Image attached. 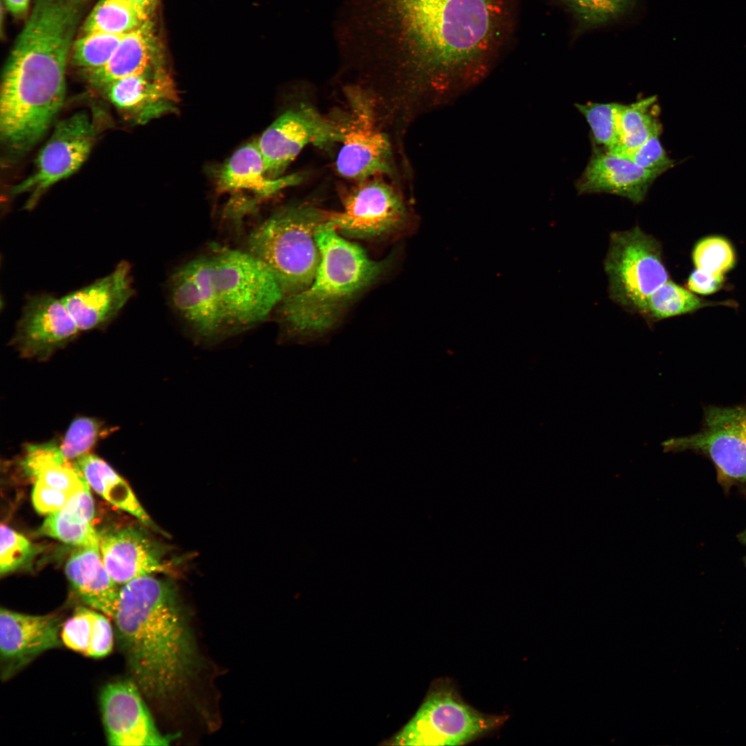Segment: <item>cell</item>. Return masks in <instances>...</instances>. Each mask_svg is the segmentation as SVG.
Wrapping results in <instances>:
<instances>
[{
	"label": "cell",
	"mask_w": 746,
	"mask_h": 746,
	"mask_svg": "<svg viewBox=\"0 0 746 746\" xmlns=\"http://www.w3.org/2000/svg\"><path fill=\"white\" fill-rule=\"evenodd\" d=\"M98 537L104 566L117 584L168 570L166 546L142 529L111 528L98 532Z\"/></svg>",
	"instance_id": "d6986e66"
},
{
	"label": "cell",
	"mask_w": 746,
	"mask_h": 746,
	"mask_svg": "<svg viewBox=\"0 0 746 746\" xmlns=\"http://www.w3.org/2000/svg\"><path fill=\"white\" fill-rule=\"evenodd\" d=\"M723 283V276L714 275L696 268L689 275L687 286L694 293L708 295L718 291Z\"/></svg>",
	"instance_id": "ab89813d"
},
{
	"label": "cell",
	"mask_w": 746,
	"mask_h": 746,
	"mask_svg": "<svg viewBox=\"0 0 746 746\" xmlns=\"http://www.w3.org/2000/svg\"><path fill=\"white\" fill-rule=\"evenodd\" d=\"M141 12L151 18L158 0H128Z\"/></svg>",
	"instance_id": "b9f144b4"
},
{
	"label": "cell",
	"mask_w": 746,
	"mask_h": 746,
	"mask_svg": "<svg viewBox=\"0 0 746 746\" xmlns=\"http://www.w3.org/2000/svg\"><path fill=\"white\" fill-rule=\"evenodd\" d=\"M357 182L344 197L342 210L330 211L326 225L342 236L365 239L387 234L410 222L401 195L381 177Z\"/></svg>",
	"instance_id": "4fadbf2b"
},
{
	"label": "cell",
	"mask_w": 746,
	"mask_h": 746,
	"mask_svg": "<svg viewBox=\"0 0 746 746\" xmlns=\"http://www.w3.org/2000/svg\"><path fill=\"white\" fill-rule=\"evenodd\" d=\"M21 465L33 480L32 503L40 514L60 510L89 486L75 463L65 459L53 442L28 446Z\"/></svg>",
	"instance_id": "e0dca14e"
},
{
	"label": "cell",
	"mask_w": 746,
	"mask_h": 746,
	"mask_svg": "<svg viewBox=\"0 0 746 746\" xmlns=\"http://www.w3.org/2000/svg\"><path fill=\"white\" fill-rule=\"evenodd\" d=\"M79 332L61 298L36 294L26 298L12 343L23 357L46 359Z\"/></svg>",
	"instance_id": "9a60e30c"
},
{
	"label": "cell",
	"mask_w": 746,
	"mask_h": 746,
	"mask_svg": "<svg viewBox=\"0 0 746 746\" xmlns=\"http://www.w3.org/2000/svg\"><path fill=\"white\" fill-rule=\"evenodd\" d=\"M503 720L476 711L448 684L437 685L396 735L394 744L460 745L495 729Z\"/></svg>",
	"instance_id": "ba28073f"
},
{
	"label": "cell",
	"mask_w": 746,
	"mask_h": 746,
	"mask_svg": "<svg viewBox=\"0 0 746 746\" xmlns=\"http://www.w3.org/2000/svg\"><path fill=\"white\" fill-rule=\"evenodd\" d=\"M349 101L350 113L345 119L336 171L356 182L390 175L393 171L392 146L379 126L374 100L359 91H351Z\"/></svg>",
	"instance_id": "7c38bea8"
},
{
	"label": "cell",
	"mask_w": 746,
	"mask_h": 746,
	"mask_svg": "<svg viewBox=\"0 0 746 746\" xmlns=\"http://www.w3.org/2000/svg\"><path fill=\"white\" fill-rule=\"evenodd\" d=\"M124 35L82 33L73 45L70 55L73 65L83 73L101 68L109 60Z\"/></svg>",
	"instance_id": "1f68e13d"
},
{
	"label": "cell",
	"mask_w": 746,
	"mask_h": 746,
	"mask_svg": "<svg viewBox=\"0 0 746 746\" xmlns=\"http://www.w3.org/2000/svg\"><path fill=\"white\" fill-rule=\"evenodd\" d=\"M99 705L106 740L113 746L166 745L133 680H117L102 689Z\"/></svg>",
	"instance_id": "5bb4252c"
},
{
	"label": "cell",
	"mask_w": 746,
	"mask_h": 746,
	"mask_svg": "<svg viewBox=\"0 0 746 746\" xmlns=\"http://www.w3.org/2000/svg\"><path fill=\"white\" fill-rule=\"evenodd\" d=\"M163 68H166L164 55L150 19L124 35L103 66L84 74L89 85L99 91L118 79Z\"/></svg>",
	"instance_id": "603a6c76"
},
{
	"label": "cell",
	"mask_w": 746,
	"mask_h": 746,
	"mask_svg": "<svg viewBox=\"0 0 746 746\" xmlns=\"http://www.w3.org/2000/svg\"><path fill=\"white\" fill-rule=\"evenodd\" d=\"M69 46L49 34L24 36L6 61L0 86V140L5 162L28 153L63 106Z\"/></svg>",
	"instance_id": "3957f363"
},
{
	"label": "cell",
	"mask_w": 746,
	"mask_h": 746,
	"mask_svg": "<svg viewBox=\"0 0 746 746\" xmlns=\"http://www.w3.org/2000/svg\"><path fill=\"white\" fill-rule=\"evenodd\" d=\"M575 22L574 37L620 21L634 8L626 0H550Z\"/></svg>",
	"instance_id": "f546056e"
},
{
	"label": "cell",
	"mask_w": 746,
	"mask_h": 746,
	"mask_svg": "<svg viewBox=\"0 0 746 746\" xmlns=\"http://www.w3.org/2000/svg\"><path fill=\"white\" fill-rule=\"evenodd\" d=\"M202 258L227 333L264 321L285 296L269 269L247 251L220 249Z\"/></svg>",
	"instance_id": "8992f818"
},
{
	"label": "cell",
	"mask_w": 746,
	"mask_h": 746,
	"mask_svg": "<svg viewBox=\"0 0 746 746\" xmlns=\"http://www.w3.org/2000/svg\"><path fill=\"white\" fill-rule=\"evenodd\" d=\"M113 620L119 647L141 692L162 702L186 688L199 659L173 582L149 575L123 584Z\"/></svg>",
	"instance_id": "7a4b0ae2"
},
{
	"label": "cell",
	"mask_w": 746,
	"mask_h": 746,
	"mask_svg": "<svg viewBox=\"0 0 746 746\" xmlns=\"http://www.w3.org/2000/svg\"><path fill=\"white\" fill-rule=\"evenodd\" d=\"M321 259L311 284L283 298L280 320L289 338L304 343L323 338L337 325L345 307L387 267L357 245L323 225L316 235Z\"/></svg>",
	"instance_id": "277c9868"
},
{
	"label": "cell",
	"mask_w": 746,
	"mask_h": 746,
	"mask_svg": "<svg viewBox=\"0 0 746 746\" xmlns=\"http://www.w3.org/2000/svg\"><path fill=\"white\" fill-rule=\"evenodd\" d=\"M658 108L656 95L627 105L620 104L618 113L620 146L613 154L622 155L640 146L651 135L662 133Z\"/></svg>",
	"instance_id": "83f0119b"
},
{
	"label": "cell",
	"mask_w": 746,
	"mask_h": 746,
	"mask_svg": "<svg viewBox=\"0 0 746 746\" xmlns=\"http://www.w3.org/2000/svg\"><path fill=\"white\" fill-rule=\"evenodd\" d=\"M345 119L325 116L301 104L277 117L257 140L269 177L283 175L288 166L309 145L325 149L341 143Z\"/></svg>",
	"instance_id": "8fae6325"
},
{
	"label": "cell",
	"mask_w": 746,
	"mask_h": 746,
	"mask_svg": "<svg viewBox=\"0 0 746 746\" xmlns=\"http://www.w3.org/2000/svg\"><path fill=\"white\" fill-rule=\"evenodd\" d=\"M734 306V303L711 302L701 299L690 290L669 280L647 299L640 313L647 323L684 315L699 309L714 305Z\"/></svg>",
	"instance_id": "f1b7e54d"
},
{
	"label": "cell",
	"mask_w": 746,
	"mask_h": 746,
	"mask_svg": "<svg viewBox=\"0 0 746 746\" xmlns=\"http://www.w3.org/2000/svg\"><path fill=\"white\" fill-rule=\"evenodd\" d=\"M0 574L21 568L32 558L34 547L23 535L5 524L1 525Z\"/></svg>",
	"instance_id": "d590c367"
},
{
	"label": "cell",
	"mask_w": 746,
	"mask_h": 746,
	"mask_svg": "<svg viewBox=\"0 0 746 746\" xmlns=\"http://www.w3.org/2000/svg\"><path fill=\"white\" fill-rule=\"evenodd\" d=\"M107 432L99 421L90 417H78L71 423L62 442L58 446L59 451L65 459L74 461L89 453Z\"/></svg>",
	"instance_id": "e575fe53"
},
{
	"label": "cell",
	"mask_w": 746,
	"mask_h": 746,
	"mask_svg": "<svg viewBox=\"0 0 746 746\" xmlns=\"http://www.w3.org/2000/svg\"><path fill=\"white\" fill-rule=\"evenodd\" d=\"M302 179L299 173L269 177L255 140L236 150L222 164L217 174L216 187L221 193L249 192L262 199L299 184Z\"/></svg>",
	"instance_id": "cb8c5ba5"
},
{
	"label": "cell",
	"mask_w": 746,
	"mask_h": 746,
	"mask_svg": "<svg viewBox=\"0 0 746 746\" xmlns=\"http://www.w3.org/2000/svg\"><path fill=\"white\" fill-rule=\"evenodd\" d=\"M619 103L575 104L589 123L593 137L602 151L615 153L620 146L618 122Z\"/></svg>",
	"instance_id": "d6a6232c"
},
{
	"label": "cell",
	"mask_w": 746,
	"mask_h": 746,
	"mask_svg": "<svg viewBox=\"0 0 746 746\" xmlns=\"http://www.w3.org/2000/svg\"><path fill=\"white\" fill-rule=\"evenodd\" d=\"M329 212L310 204L288 206L249 234L246 251L269 269L285 296L312 282L321 259L316 235L328 222Z\"/></svg>",
	"instance_id": "5b68a950"
},
{
	"label": "cell",
	"mask_w": 746,
	"mask_h": 746,
	"mask_svg": "<svg viewBox=\"0 0 746 746\" xmlns=\"http://www.w3.org/2000/svg\"><path fill=\"white\" fill-rule=\"evenodd\" d=\"M610 298L640 314L649 296L669 280L658 240L640 227L611 233L604 261Z\"/></svg>",
	"instance_id": "52a82bcc"
},
{
	"label": "cell",
	"mask_w": 746,
	"mask_h": 746,
	"mask_svg": "<svg viewBox=\"0 0 746 746\" xmlns=\"http://www.w3.org/2000/svg\"><path fill=\"white\" fill-rule=\"evenodd\" d=\"M90 488L115 506L150 525L151 519L128 484L103 459L87 453L73 461Z\"/></svg>",
	"instance_id": "4316f807"
},
{
	"label": "cell",
	"mask_w": 746,
	"mask_h": 746,
	"mask_svg": "<svg viewBox=\"0 0 746 746\" xmlns=\"http://www.w3.org/2000/svg\"><path fill=\"white\" fill-rule=\"evenodd\" d=\"M151 18L128 0H100L82 26V33L125 35Z\"/></svg>",
	"instance_id": "4dcf8cb0"
},
{
	"label": "cell",
	"mask_w": 746,
	"mask_h": 746,
	"mask_svg": "<svg viewBox=\"0 0 746 746\" xmlns=\"http://www.w3.org/2000/svg\"><path fill=\"white\" fill-rule=\"evenodd\" d=\"M741 538L742 541L744 542V543L746 544V530H745L744 533L742 534Z\"/></svg>",
	"instance_id": "ee69618b"
},
{
	"label": "cell",
	"mask_w": 746,
	"mask_h": 746,
	"mask_svg": "<svg viewBox=\"0 0 746 746\" xmlns=\"http://www.w3.org/2000/svg\"><path fill=\"white\" fill-rule=\"evenodd\" d=\"M626 1H627V2H628V3H629V4H630V6H631L632 8H634L635 7V6H636V4H637V2H638V0H626Z\"/></svg>",
	"instance_id": "7bdbcfd3"
},
{
	"label": "cell",
	"mask_w": 746,
	"mask_h": 746,
	"mask_svg": "<svg viewBox=\"0 0 746 746\" xmlns=\"http://www.w3.org/2000/svg\"><path fill=\"white\" fill-rule=\"evenodd\" d=\"M8 10L16 17L26 14L28 9L30 0H4Z\"/></svg>",
	"instance_id": "60d3db41"
},
{
	"label": "cell",
	"mask_w": 746,
	"mask_h": 746,
	"mask_svg": "<svg viewBox=\"0 0 746 746\" xmlns=\"http://www.w3.org/2000/svg\"><path fill=\"white\" fill-rule=\"evenodd\" d=\"M94 517V502L88 486L62 508L48 515L39 533L77 547L99 545L98 532L93 525Z\"/></svg>",
	"instance_id": "484cf974"
},
{
	"label": "cell",
	"mask_w": 746,
	"mask_h": 746,
	"mask_svg": "<svg viewBox=\"0 0 746 746\" xmlns=\"http://www.w3.org/2000/svg\"><path fill=\"white\" fill-rule=\"evenodd\" d=\"M99 91L126 119L136 124L175 112L180 100L166 68L118 79Z\"/></svg>",
	"instance_id": "ac0fdd59"
},
{
	"label": "cell",
	"mask_w": 746,
	"mask_h": 746,
	"mask_svg": "<svg viewBox=\"0 0 746 746\" xmlns=\"http://www.w3.org/2000/svg\"><path fill=\"white\" fill-rule=\"evenodd\" d=\"M660 175L627 157L596 150L575 187L580 194L611 193L638 204L644 200L649 187Z\"/></svg>",
	"instance_id": "7402d4cb"
},
{
	"label": "cell",
	"mask_w": 746,
	"mask_h": 746,
	"mask_svg": "<svg viewBox=\"0 0 746 746\" xmlns=\"http://www.w3.org/2000/svg\"><path fill=\"white\" fill-rule=\"evenodd\" d=\"M520 0H399L397 106L411 117L485 79L507 48Z\"/></svg>",
	"instance_id": "6da1fadb"
},
{
	"label": "cell",
	"mask_w": 746,
	"mask_h": 746,
	"mask_svg": "<svg viewBox=\"0 0 746 746\" xmlns=\"http://www.w3.org/2000/svg\"><path fill=\"white\" fill-rule=\"evenodd\" d=\"M62 624L56 614L29 615L1 608V680H8L44 652L61 647Z\"/></svg>",
	"instance_id": "2e32d148"
},
{
	"label": "cell",
	"mask_w": 746,
	"mask_h": 746,
	"mask_svg": "<svg viewBox=\"0 0 746 746\" xmlns=\"http://www.w3.org/2000/svg\"><path fill=\"white\" fill-rule=\"evenodd\" d=\"M94 115L76 112L59 122L39 152L32 171L12 186L8 195H28L24 205L32 209L52 185L77 171L88 158L99 133Z\"/></svg>",
	"instance_id": "9c48e42d"
},
{
	"label": "cell",
	"mask_w": 746,
	"mask_h": 746,
	"mask_svg": "<svg viewBox=\"0 0 746 746\" xmlns=\"http://www.w3.org/2000/svg\"><path fill=\"white\" fill-rule=\"evenodd\" d=\"M91 633L86 656L102 658L112 651L113 631L109 618L104 613L90 610Z\"/></svg>",
	"instance_id": "f35d334b"
},
{
	"label": "cell",
	"mask_w": 746,
	"mask_h": 746,
	"mask_svg": "<svg viewBox=\"0 0 746 746\" xmlns=\"http://www.w3.org/2000/svg\"><path fill=\"white\" fill-rule=\"evenodd\" d=\"M660 134H654L637 148L620 155L627 157L639 166L660 175L674 166L660 140Z\"/></svg>",
	"instance_id": "8d00e7d4"
},
{
	"label": "cell",
	"mask_w": 746,
	"mask_h": 746,
	"mask_svg": "<svg viewBox=\"0 0 746 746\" xmlns=\"http://www.w3.org/2000/svg\"><path fill=\"white\" fill-rule=\"evenodd\" d=\"M692 260L696 269L723 276L734 267L736 255L728 240L714 236L696 243L692 251Z\"/></svg>",
	"instance_id": "836d02e7"
},
{
	"label": "cell",
	"mask_w": 746,
	"mask_h": 746,
	"mask_svg": "<svg viewBox=\"0 0 746 746\" xmlns=\"http://www.w3.org/2000/svg\"><path fill=\"white\" fill-rule=\"evenodd\" d=\"M65 572L86 604L113 620L120 589L104 566L99 545L77 547L68 557Z\"/></svg>",
	"instance_id": "d4e9b609"
},
{
	"label": "cell",
	"mask_w": 746,
	"mask_h": 746,
	"mask_svg": "<svg viewBox=\"0 0 746 746\" xmlns=\"http://www.w3.org/2000/svg\"><path fill=\"white\" fill-rule=\"evenodd\" d=\"M175 271L169 285L173 309L196 333L211 338L227 333L223 319L207 285L202 259Z\"/></svg>",
	"instance_id": "44dd1931"
},
{
	"label": "cell",
	"mask_w": 746,
	"mask_h": 746,
	"mask_svg": "<svg viewBox=\"0 0 746 746\" xmlns=\"http://www.w3.org/2000/svg\"><path fill=\"white\" fill-rule=\"evenodd\" d=\"M90 610L77 607L62 624L61 638L68 649L86 656L90 639Z\"/></svg>",
	"instance_id": "74e56055"
},
{
	"label": "cell",
	"mask_w": 746,
	"mask_h": 746,
	"mask_svg": "<svg viewBox=\"0 0 746 746\" xmlns=\"http://www.w3.org/2000/svg\"><path fill=\"white\" fill-rule=\"evenodd\" d=\"M131 266L120 261L114 270L61 298L80 331L110 323L134 295Z\"/></svg>",
	"instance_id": "ffe728a7"
},
{
	"label": "cell",
	"mask_w": 746,
	"mask_h": 746,
	"mask_svg": "<svg viewBox=\"0 0 746 746\" xmlns=\"http://www.w3.org/2000/svg\"><path fill=\"white\" fill-rule=\"evenodd\" d=\"M664 452L692 451L714 463L719 479L746 483V402L705 409L701 429L662 443Z\"/></svg>",
	"instance_id": "30bf717a"
}]
</instances>
